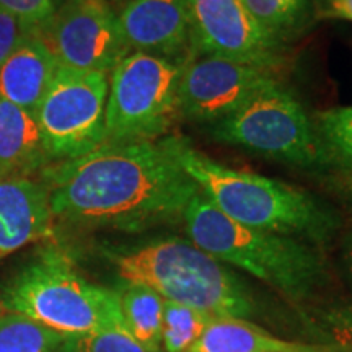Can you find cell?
<instances>
[{
  "instance_id": "6da1fadb",
  "label": "cell",
  "mask_w": 352,
  "mask_h": 352,
  "mask_svg": "<svg viewBox=\"0 0 352 352\" xmlns=\"http://www.w3.org/2000/svg\"><path fill=\"white\" fill-rule=\"evenodd\" d=\"M41 182L54 219L122 232L178 222L199 192L166 139L103 144L76 160L46 165Z\"/></svg>"
},
{
  "instance_id": "7a4b0ae2",
  "label": "cell",
  "mask_w": 352,
  "mask_h": 352,
  "mask_svg": "<svg viewBox=\"0 0 352 352\" xmlns=\"http://www.w3.org/2000/svg\"><path fill=\"white\" fill-rule=\"evenodd\" d=\"M199 192L241 226L323 245L341 228L331 206L310 192L250 171L233 170L196 151L183 138H166Z\"/></svg>"
},
{
  "instance_id": "3957f363",
  "label": "cell",
  "mask_w": 352,
  "mask_h": 352,
  "mask_svg": "<svg viewBox=\"0 0 352 352\" xmlns=\"http://www.w3.org/2000/svg\"><path fill=\"white\" fill-rule=\"evenodd\" d=\"M183 220L186 239L196 246L271 285L289 300H311L329 283L327 263L316 245L241 226L201 192L189 202Z\"/></svg>"
},
{
  "instance_id": "277c9868",
  "label": "cell",
  "mask_w": 352,
  "mask_h": 352,
  "mask_svg": "<svg viewBox=\"0 0 352 352\" xmlns=\"http://www.w3.org/2000/svg\"><path fill=\"white\" fill-rule=\"evenodd\" d=\"M107 258L124 284L147 285L165 300L214 318L252 320L253 294L230 270L189 239L162 236L131 248L108 250Z\"/></svg>"
},
{
  "instance_id": "5b68a950",
  "label": "cell",
  "mask_w": 352,
  "mask_h": 352,
  "mask_svg": "<svg viewBox=\"0 0 352 352\" xmlns=\"http://www.w3.org/2000/svg\"><path fill=\"white\" fill-rule=\"evenodd\" d=\"M6 311L76 336L122 323L120 294L87 280L57 250H43L6 284L0 296Z\"/></svg>"
},
{
  "instance_id": "8992f818",
  "label": "cell",
  "mask_w": 352,
  "mask_h": 352,
  "mask_svg": "<svg viewBox=\"0 0 352 352\" xmlns=\"http://www.w3.org/2000/svg\"><path fill=\"white\" fill-rule=\"evenodd\" d=\"M183 63L147 52H129L109 78L104 144L152 140L178 113Z\"/></svg>"
},
{
  "instance_id": "52a82bcc",
  "label": "cell",
  "mask_w": 352,
  "mask_h": 352,
  "mask_svg": "<svg viewBox=\"0 0 352 352\" xmlns=\"http://www.w3.org/2000/svg\"><path fill=\"white\" fill-rule=\"evenodd\" d=\"M219 142L303 166L327 164L315 126L296 96L277 83L210 127Z\"/></svg>"
},
{
  "instance_id": "ba28073f",
  "label": "cell",
  "mask_w": 352,
  "mask_h": 352,
  "mask_svg": "<svg viewBox=\"0 0 352 352\" xmlns=\"http://www.w3.org/2000/svg\"><path fill=\"white\" fill-rule=\"evenodd\" d=\"M107 74L59 65L34 111L47 164L80 158L104 144Z\"/></svg>"
},
{
  "instance_id": "9c48e42d",
  "label": "cell",
  "mask_w": 352,
  "mask_h": 352,
  "mask_svg": "<svg viewBox=\"0 0 352 352\" xmlns=\"http://www.w3.org/2000/svg\"><path fill=\"white\" fill-rule=\"evenodd\" d=\"M38 34L59 65L83 72H113L131 52L108 0H65Z\"/></svg>"
},
{
  "instance_id": "30bf717a",
  "label": "cell",
  "mask_w": 352,
  "mask_h": 352,
  "mask_svg": "<svg viewBox=\"0 0 352 352\" xmlns=\"http://www.w3.org/2000/svg\"><path fill=\"white\" fill-rule=\"evenodd\" d=\"M277 85L270 69L219 56H197L184 64L178 113L195 122L226 120L250 100Z\"/></svg>"
},
{
  "instance_id": "8fae6325",
  "label": "cell",
  "mask_w": 352,
  "mask_h": 352,
  "mask_svg": "<svg viewBox=\"0 0 352 352\" xmlns=\"http://www.w3.org/2000/svg\"><path fill=\"white\" fill-rule=\"evenodd\" d=\"M189 41L197 56H219L270 69L277 43L259 28L243 0H188Z\"/></svg>"
},
{
  "instance_id": "7c38bea8",
  "label": "cell",
  "mask_w": 352,
  "mask_h": 352,
  "mask_svg": "<svg viewBox=\"0 0 352 352\" xmlns=\"http://www.w3.org/2000/svg\"><path fill=\"white\" fill-rule=\"evenodd\" d=\"M118 16L129 50L178 60L191 46L188 0H129Z\"/></svg>"
},
{
  "instance_id": "4fadbf2b",
  "label": "cell",
  "mask_w": 352,
  "mask_h": 352,
  "mask_svg": "<svg viewBox=\"0 0 352 352\" xmlns=\"http://www.w3.org/2000/svg\"><path fill=\"white\" fill-rule=\"evenodd\" d=\"M52 220L50 189L41 179H0V258L50 236Z\"/></svg>"
},
{
  "instance_id": "5bb4252c",
  "label": "cell",
  "mask_w": 352,
  "mask_h": 352,
  "mask_svg": "<svg viewBox=\"0 0 352 352\" xmlns=\"http://www.w3.org/2000/svg\"><path fill=\"white\" fill-rule=\"evenodd\" d=\"M59 63L38 33H25L0 67V96L33 113L54 78Z\"/></svg>"
},
{
  "instance_id": "9a60e30c",
  "label": "cell",
  "mask_w": 352,
  "mask_h": 352,
  "mask_svg": "<svg viewBox=\"0 0 352 352\" xmlns=\"http://www.w3.org/2000/svg\"><path fill=\"white\" fill-rule=\"evenodd\" d=\"M46 164L34 114L0 96V179L32 176Z\"/></svg>"
},
{
  "instance_id": "2e32d148",
  "label": "cell",
  "mask_w": 352,
  "mask_h": 352,
  "mask_svg": "<svg viewBox=\"0 0 352 352\" xmlns=\"http://www.w3.org/2000/svg\"><path fill=\"white\" fill-rule=\"evenodd\" d=\"M328 347L283 340L252 320L212 318L189 352H327Z\"/></svg>"
},
{
  "instance_id": "e0dca14e",
  "label": "cell",
  "mask_w": 352,
  "mask_h": 352,
  "mask_svg": "<svg viewBox=\"0 0 352 352\" xmlns=\"http://www.w3.org/2000/svg\"><path fill=\"white\" fill-rule=\"evenodd\" d=\"M118 294L124 327L148 349L162 351L165 298L140 284H124Z\"/></svg>"
},
{
  "instance_id": "ac0fdd59",
  "label": "cell",
  "mask_w": 352,
  "mask_h": 352,
  "mask_svg": "<svg viewBox=\"0 0 352 352\" xmlns=\"http://www.w3.org/2000/svg\"><path fill=\"white\" fill-rule=\"evenodd\" d=\"M65 338L21 314H0V352H57Z\"/></svg>"
},
{
  "instance_id": "d6986e66",
  "label": "cell",
  "mask_w": 352,
  "mask_h": 352,
  "mask_svg": "<svg viewBox=\"0 0 352 352\" xmlns=\"http://www.w3.org/2000/svg\"><path fill=\"white\" fill-rule=\"evenodd\" d=\"M214 316L183 303L165 300L164 327H162V351L189 352L199 341L202 333Z\"/></svg>"
},
{
  "instance_id": "ffe728a7",
  "label": "cell",
  "mask_w": 352,
  "mask_h": 352,
  "mask_svg": "<svg viewBox=\"0 0 352 352\" xmlns=\"http://www.w3.org/2000/svg\"><path fill=\"white\" fill-rule=\"evenodd\" d=\"M327 164H336L352 173V107L321 113L315 126Z\"/></svg>"
},
{
  "instance_id": "44dd1931",
  "label": "cell",
  "mask_w": 352,
  "mask_h": 352,
  "mask_svg": "<svg viewBox=\"0 0 352 352\" xmlns=\"http://www.w3.org/2000/svg\"><path fill=\"white\" fill-rule=\"evenodd\" d=\"M259 28L276 43L303 23L308 0H243Z\"/></svg>"
},
{
  "instance_id": "7402d4cb",
  "label": "cell",
  "mask_w": 352,
  "mask_h": 352,
  "mask_svg": "<svg viewBox=\"0 0 352 352\" xmlns=\"http://www.w3.org/2000/svg\"><path fill=\"white\" fill-rule=\"evenodd\" d=\"M57 352H164L152 351L135 340L124 324L67 336Z\"/></svg>"
},
{
  "instance_id": "603a6c76",
  "label": "cell",
  "mask_w": 352,
  "mask_h": 352,
  "mask_svg": "<svg viewBox=\"0 0 352 352\" xmlns=\"http://www.w3.org/2000/svg\"><path fill=\"white\" fill-rule=\"evenodd\" d=\"M6 12L21 25L25 33H39L56 12L54 0H0Z\"/></svg>"
},
{
  "instance_id": "cb8c5ba5",
  "label": "cell",
  "mask_w": 352,
  "mask_h": 352,
  "mask_svg": "<svg viewBox=\"0 0 352 352\" xmlns=\"http://www.w3.org/2000/svg\"><path fill=\"white\" fill-rule=\"evenodd\" d=\"M25 32L21 25L6 12H0V67L12 54Z\"/></svg>"
},
{
  "instance_id": "d4e9b609",
  "label": "cell",
  "mask_w": 352,
  "mask_h": 352,
  "mask_svg": "<svg viewBox=\"0 0 352 352\" xmlns=\"http://www.w3.org/2000/svg\"><path fill=\"white\" fill-rule=\"evenodd\" d=\"M340 266L346 283L352 289V228H349L341 239L340 245Z\"/></svg>"
},
{
  "instance_id": "484cf974",
  "label": "cell",
  "mask_w": 352,
  "mask_h": 352,
  "mask_svg": "<svg viewBox=\"0 0 352 352\" xmlns=\"http://www.w3.org/2000/svg\"><path fill=\"white\" fill-rule=\"evenodd\" d=\"M321 15L327 19H342L352 21V0H327Z\"/></svg>"
},
{
  "instance_id": "4316f807",
  "label": "cell",
  "mask_w": 352,
  "mask_h": 352,
  "mask_svg": "<svg viewBox=\"0 0 352 352\" xmlns=\"http://www.w3.org/2000/svg\"><path fill=\"white\" fill-rule=\"evenodd\" d=\"M327 352H352V346H329Z\"/></svg>"
},
{
  "instance_id": "83f0119b",
  "label": "cell",
  "mask_w": 352,
  "mask_h": 352,
  "mask_svg": "<svg viewBox=\"0 0 352 352\" xmlns=\"http://www.w3.org/2000/svg\"><path fill=\"white\" fill-rule=\"evenodd\" d=\"M344 186H346V191L349 192V195L352 196V173H351L349 176H347V179H346V184H344Z\"/></svg>"
},
{
  "instance_id": "f1b7e54d",
  "label": "cell",
  "mask_w": 352,
  "mask_h": 352,
  "mask_svg": "<svg viewBox=\"0 0 352 352\" xmlns=\"http://www.w3.org/2000/svg\"><path fill=\"white\" fill-rule=\"evenodd\" d=\"M64 2H65V0H54V6H56V8L59 7V6H63Z\"/></svg>"
},
{
  "instance_id": "f546056e",
  "label": "cell",
  "mask_w": 352,
  "mask_h": 352,
  "mask_svg": "<svg viewBox=\"0 0 352 352\" xmlns=\"http://www.w3.org/2000/svg\"><path fill=\"white\" fill-rule=\"evenodd\" d=\"M2 310H3V308H2V303H0V314H2Z\"/></svg>"
}]
</instances>
